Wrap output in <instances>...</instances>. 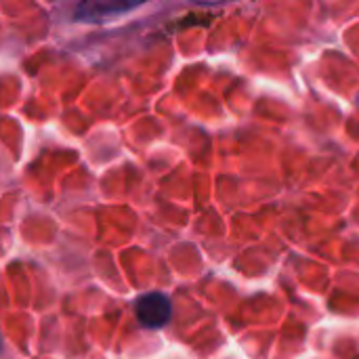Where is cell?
<instances>
[{"instance_id": "obj_1", "label": "cell", "mask_w": 359, "mask_h": 359, "mask_svg": "<svg viewBox=\"0 0 359 359\" xmlns=\"http://www.w3.org/2000/svg\"><path fill=\"white\" fill-rule=\"evenodd\" d=\"M135 316L137 322L143 328H162L172 318V305L166 294L162 292H147L137 299L135 303Z\"/></svg>"}]
</instances>
